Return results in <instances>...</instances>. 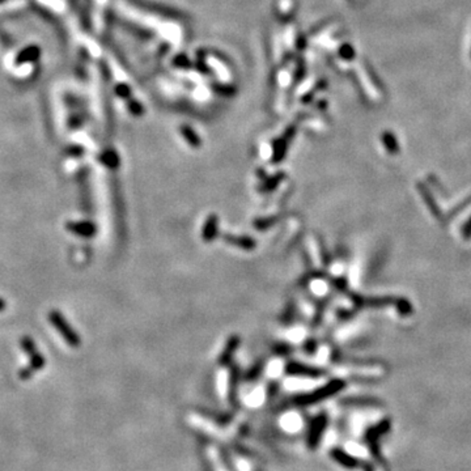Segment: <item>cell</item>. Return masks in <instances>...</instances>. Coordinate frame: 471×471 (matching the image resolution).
I'll return each mask as SVG.
<instances>
[]
</instances>
